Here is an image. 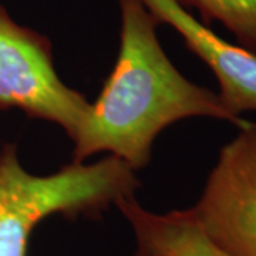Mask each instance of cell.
Returning <instances> with one entry per match:
<instances>
[{"instance_id":"obj_1","label":"cell","mask_w":256,"mask_h":256,"mask_svg":"<svg viewBox=\"0 0 256 256\" xmlns=\"http://www.w3.org/2000/svg\"><path fill=\"white\" fill-rule=\"evenodd\" d=\"M118 3V56L73 140V162L107 152L137 172L150 164L156 137L181 120H225L238 128L246 122L229 110L218 92L180 73L158 40L160 20L141 0Z\"/></svg>"},{"instance_id":"obj_2","label":"cell","mask_w":256,"mask_h":256,"mask_svg":"<svg viewBox=\"0 0 256 256\" xmlns=\"http://www.w3.org/2000/svg\"><path fill=\"white\" fill-rule=\"evenodd\" d=\"M136 171L108 156L97 162H72L53 174H30L16 144L0 150V256H28V240L42 220L97 218L136 195Z\"/></svg>"},{"instance_id":"obj_3","label":"cell","mask_w":256,"mask_h":256,"mask_svg":"<svg viewBox=\"0 0 256 256\" xmlns=\"http://www.w3.org/2000/svg\"><path fill=\"white\" fill-rule=\"evenodd\" d=\"M90 107L56 72L50 38L18 24L0 4V110L16 108L53 122L73 141Z\"/></svg>"},{"instance_id":"obj_4","label":"cell","mask_w":256,"mask_h":256,"mask_svg":"<svg viewBox=\"0 0 256 256\" xmlns=\"http://www.w3.org/2000/svg\"><path fill=\"white\" fill-rule=\"evenodd\" d=\"M208 238L232 256H256V122L222 146L191 208Z\"/></svg>"},{"instance_id":"obj_5","label":"cell","mask_w":256,"mask_h":256,"mask_svg":"<svg viewBox=\"0 0 256 256\" xmlns=\"http://www.w3.org/2000/svg\"><path fill=\"white\" fill-rule=\"evenodd\" d=\"M160 23L178 32L186 47L215 74L220 97L234 114L256 111V54L216 36L176 0H141Z\"/></svg>"},{"instance_id":"obj_6","label":"cell","mask_w":256,"mask_h":256,"mask_svg":"<svg viewBox=\"0 0 256 256\" xmlns=\"http://www.w3.org/2000/svg\"><path fill=\"white\" fill-rule=\"evenodd\" d=\"M116 206L134 232V256H232L208 238L191 208L158 214L144 208L136 195Z\"/></svg>"},{"instance_id":"obj_7","label":"cell","mask_w":256,"mask_h":256,"mask_svg":"<svg viewBox=\"0 0 256 256\" xmlns=\"http://www.w3.org/2000/svg\"><path fill=\"white\" fill-rule=\"evenodd\" d=\"M182 8H194L205 22H220L239 42L256 54V0H176Z\"/></svg>"}]
</instances>
